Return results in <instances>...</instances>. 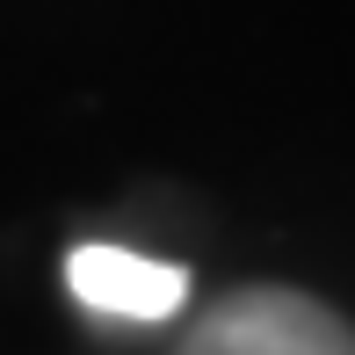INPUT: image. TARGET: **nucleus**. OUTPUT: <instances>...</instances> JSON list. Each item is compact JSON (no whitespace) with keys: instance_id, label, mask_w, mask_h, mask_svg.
<instances>
[{"instance_id":"obj_1","label":"nucleus","mask_w":355,"mask_h":355,"mask_svg":"<svg viewBox=\"0 0 355 355\" xmlns=\"http://www.w3.org/2000/svg\"><path fill=\"white\" fill-rule=\"evenodd\" d=\"M182 355H355V327L304 290H232L189 327Z\"/></svg>"},{"instance_id":"obj_2","label":"nucleus","mask_w":355,"mask_h":355,"mask_svg":"<svg viewBox=\"0 0 355 355\" xmlns=\"http://www.w3.org/2000/svg\"><path fill=\"white\" fill-rule=\"evenodd\" d=\"M66 283L73 297L87 304V312L102 319H138V327H153V319H174L189 297V268L174 261H153V254H131V247H73L66 261Z\"/></svg>"}]
</instances>
